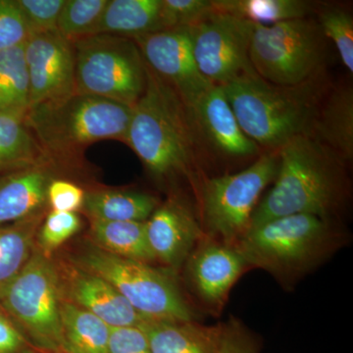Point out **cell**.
<instances>
[{"instance_id":"5bb4252c","label":"cell","mask_w":353,"mask_h":353,"mask_svg":"<svg viewBox=\"0 0 353 353\" xmlns=\"http://www.w3.org/2000/svg\"><path fill=\"white\" fill-rule=\"evenodd\" d=\"M185 262L192 289L215 310L225 305L230 290L248 267L234 246L208 236L202 239Z\"/></svg>"},{"instance_id":"52a82bcc","label":"cell","mask_w":353,"mask_h":353,"mask_svg":"<svg viewBox=\"0 0 353 353\" xmlns=\"http://www.w3.org/2000/svg\"><path fill=\"white\" fill-rule=\"evenodd\" d=\"M75 92L132 106L146 85V63L134 39L97 34L72 41Z\"/></svg>"},{"instance_id":"8992f818","label":"cell","mask_w":353,"mask_h":353,"mask_svg":"<svg viewBox=\"0 0 353 353\" xmlns=\"http://www.w3.org/2000/svg\"><path fill=\"white\" fill-rule=\"evenodd\" d=\"M62 284L50 257L34 250L19 273L0 288V306L32 347L65 353Z\"/></svg>"},{"instance_id":"44dd1931","label":"cell","mask_w":353,"mask_h":353,"mask_svg":"<svg viewBox=\"0 0 353 353\" xmlns=\"http://www.w3.org/2000/svg\"><path fill=\"white\" fill-rule=\"evenodd\" d=\"M158 205L157 197L145 192L101 190L85 194L83 209L90 219L145 222Z\"/></svg>"},{"instance_id":"83f0119b","label":"cell","mask_w":353,"mask_h":353,"mask_svg":"<svg viewBox=\"0 0 353 353\" xmlns=\"http://www.w3.org/2000/svg\"><path fill=\"white\" fill-rule=\"evenodd\" d=\"M29 104L30 79L24 44L0 51V111L25 116Z\"/></svg>"},{"instance_id":"836d02e7","label":"cell","mask_w":353,"mask_h":353,"mask_svg":"<svg viewBox=\"0 0 353 353\" xmlns=\"http://www.w3.org/2000/svg\"><path fill=\"white\" fill-rule=\"evenodd\" d=\"M31 34L16 0H0V51L23 46Z\"/></svg>"},{"instance_id":"f35d334b","label":"cell","mask_w":353,"mask_h":353,"mask_svg":"<svg viewBox=\"0 0 353 353\" xmlns=\"http://www.w3.org/2000/svg\"><path fill=\"white\" fill-rule=\"evenodd\" d=\"M26 353H57V352H43V350H37V348L31 347Z\"/></svg>"},{"instance_id":"4316f807","label":"cell","mask_w":353,"mask_h":353,"mask_svg":"<svg viewBox=\"0 0 353 353\" xmlns=\"http://www.w3.org/2000/svg\"><path fill=\"white\" fill-rule=\"evenodd\" d=\"M212 6L218 12L261 26L304 18L310 8L301 0H216Z\"/></svg>"},{"instance_id":"f1b7e54d","label":"cell","mask_w":353,"mask_h":353,"mask_svg":"<svg viewBox=\"0 0 353 353\" xmlns=\"http://www.w3.org/2000/svg\"><path fill=\"white\" fill-rule=\"evenodd\" d=\"M108 0H65L57 22V31L75 41L90 36L101 19Z\"/></svg>"},{"instance_id":"ac0fdd59","label":"cell","mask_w":353,"mask_h":353,"mask_svg":"<svg viewBox=\"0 0 353 353\" xmlns=\"http://www.w3.org/2000/svg\"><path fill=\"white\" fill-rule=\"evenodd\" d=\"M52 181L43 163L0 175V225L19 222L41 214Z\"/></svg>"},{"instance_id":"f546056e","label":"cell","mask_w":353,"mask_h":353,"mask_svg":"<svg viewBox=\"0 0 353 353\" xmlns=\"http://www.w3.org/2000/svg\"><path fill=\"white\" fill-rule=\"evenodd\" d=\"M321 29L325 36L336 44L343 65L353 73V20L347 11L332 8L321 16Z\"/></svg>"},{"instance_id":"9c48e42d","label":"cell","mask_w":353,"mask_h":353,"mask_svg":"<svg viewBox=\"0 0 353 353\" xmlns=\"http://www.w3.org/2000/svg\"><path fill=\"white\" fill-rule=\"evenodd\" d=\"M279 158L265 154L245 170L208 179L202 187L204 233L234 246L250 230L255 205L265 188L275 180Z\"/></svg>"},{"instance_id":"5b68a950","label":"cell","mask_w":353,"mask_h":353,"mask_svg":"<svg viewBox=\"0 0 353 353\" xmlns=\"http://www.w3.org/2000/svg\"><path fill=\"white\" fill-rule=\"evenodd\" d=\"M221 87L241 131L257 145L279 150L313 128L317 116L314 101L296 87H279L255 72Z\"/></svg>"},{"instance_id":"2e32d148","label":"cell","mask_w":353,"mask_h":353,"mask_svg":"<svg viewBox=\"0 0 353 353\" xmlns=\"http://www.w3.org/2000/svg\"><path fill=\"white\" fill-rule=\"evenodd\" d=\"M68 292L71 303L97 316L110 328L139 326L145 320L108 281L82 267L72 271Z\"/></svg>"},{"instance_id":"1f68e13d","label":"cell","mask_w":353,"mask_h":353,"mask_svg":"<svg viewBox=\"0 0 353 353\" xmlns=\"http://www.w3.org/2000/svg\"><path fill=\"white\" fill-rule=\"evenodd\" d=\"M80 227L81 220L77 213L51 211L39 230V250L48 256L76 234Z\"/></svg>"},{"instance_id":"6da1fadb","label":"cell","mask_w":353,"mask_h":353,"mask_svg":"<svg viewBox=\"0 0 353 353\" xmlns=\"http://www.w3.org/2000/svg\"><path fill=\"white\" fill-rule=\"evenodd\" d=\"M333 153L309 134L281 146L275 183L255 208L250 230L288 215L331 219L345 196L343 172Z\"/></svg>"},{"instance_id":"d6a6232c","label":"cell","mask_w":353,"mask_h":353,"mask_svg":"<svg viewBox=\"0 0 353 353\" xmlns=\"http://www.w3.org/2000/svg\"><path fill=\"white\" fill-rule=\"evenodd\" d=\"M31 34L57 30L65 0H16Z\"/></svg>"},{"instance_id":"8d00e7d4","label":"cell","mask_w":353,"mask_h":353,"mask_svg":"<svg viewBox=\"0 0 353 353\" xmlns=\"http://www.w3.org/2000/svg\"><path fill=\"white\" fill-rule=\"evenodd\" d=\"M109 353H152V350L141 327H121L111 328Z\"/></svg>"},{"instance_id":"484cf974","label":"cell","mask_w":353,"mask_h":353,"mask_svg":"<svg viewBox=\"0 0 353 353\" xmlns=\"http://www.w3.org/2000/svg\"><path fill=\"white\" fill-rule=\"evenodd\" d=\"M43 213L19 222L0 225V288L25 266L34 248V238Z\"/></svg>"},{"instance_id":"3957f363","label":"cell","mask_w":353,"mask_h":353,"mask_svg":"<svg viewBox=\"0 0 353 353\" xmlns=\"http://www.w3.org/2000/svg\"><path fill=\"white\" fill-rule=\"evenodd\" d=\"M185 106L171 85L146 65L145 92L132 106L125 143L153 175L185 173L194 153Z\"/></svg>"},{"instance_id":"d6986e66","label":"cell","mask_w":353,"mask_h":353,"mask_svg":"<svg viewBox=\"0 0 353 353\" xmlns=\"http://www.w3.org/2000/svg\"><path fill=\"white\" fill-rule=\"evenodd\" d=\"M152 353H219L221 324L145 320L141 325Z\"/></svg>"},{"instance_id":"603a6c76","label":"cell","mask_w":353,"mask_h":353,"mask_svg":"<svg viewBox=\"0 0 353 353\" xmlns=\"http://www.w3.org/2000/svg\"><path fill=\"white\" fill-rule=\"evenodd\" d=\"M318 141L333 148L336 157L352 160L353 157V95L352 90L334 94L313 124Z\"/></svg>"},{"instance_id":"7402d4cb","label":"cell","mask_w":353,"mask_h":353,"mask_svg":"<svg viewBox=\"0 0 353 353\" xmlns=\"http://www.w3.org/2000/svg\"><path fill=\"white\" fill-rule=\"evenodd\" d=\"M90 234L99 250L143 263L157 261L148 234L146 221H104L92 219Z\"/></svg>"},{"instance_id":"9a60e30c","label":"cell","mask_w":353,"mask_h":353,"mask_svg":"<svg viewBox=\"0 0 353 353\" xmlns=\"http://www.w3.org/2000/svg\"><path fill=\"white\" fill-rule=\"evenodd\" d=\"M146 234L155 259L170 270L180 268L206 236L192 211L176 199L153 211L146 220Z\"/></svg>"},{"instance_id":"cb8c5ba5","label":"cell","mask_w":353,"mask_h":353,"mask_svg":"<svg viewBox=\"0 0 353 353\" xmlns=\"http://www.w3.org/2000/svg\"><path fill=\"white\" fill-rule=\"evenodd\" d=\"M65 353H109L111 328L71 301H62Z\"/></svg>"},{"instance_id":"8fae6325","label":"cell","mask_w":353,"mask_h":353,"mask_svg":"<svg viewBox=\"0 0 353 353\" xmlns=\"http://www.w3.org/2000/svg\"><path fill=\"white\" fill-rule=\"evenodd\" d=\"M187 30L197 68L213 85L254 72L250 60L252 23L213 10Z\"/></svg>"},{"instance_id":"e575fe53","label":"cell","mask_w":353,"mask_h":353,"mask_svg":"<svg viewBox=\"0 0 353 353\" xmlns=\"http://www.w3.org/2000/svg\"><path fill=\"white\" fill-rule=\"evenodd\" d=\"M221 327L219 353H260L259 341L240 320L230 318Z\"/></svg>"},{"instance_id":"4fadbf2b","label":"cell","mask_w":353,"mask_h":353,"mask_svg":"<svg viewBox=\"0 0 353 353\" xmlns=\"http://www.w3.org/2000/svg\"><path fill=\"white\" fill-rule=\"evenodd\" d=\"M30 79L29 108L75 92L72 41L57 30L34 32L24 44Z\"/></svg>"},{"instance_id":"277c9868","label":"cell","mask_w":353,"mask_h":353,"mask_svg":"<svg viewBox=\"0 0 353 353\" xmlns=\"http://www.w3.org/2000/svg\"><path fill=\"white\" fill-rule=\"evenodd\" d=\"M132 108L74 92L28 109L25 123L43 153L79 152L104 139L125 141Z\"/></svg>"},{"instance_id":"7c38bea8","label":"cell","mask_w":353,"mask_h":353,"mask_svg":"<svg viewBox=\"0 0 353 353\" xmlns=\"http://www.w3.org/2000/svg\"><path fill=\"white\" fill-rule=\"evenodd\" d=\"M132 39L146 65L173 88L188 110L214 85L197 68L187 28L162 30Z\"/></svg>"},{"instance_id":"d4e9b609","label":"cell","mask_w":353,"mask_h":353,"mask_svg":"<svg viewBox=\"0 0 353 353\" xmlns=\"http://www.w3.org/2000/svg\"><path fill=\"white\" fill-rule=\"evenodd\" d=\"M43 154L26 126L25 116L0 111V175L43 163Z\"/></svg>"},{"instance_id":"4dcf8cb0","label":"cell","mask_w":353,"mask_h":353,"mask_svg":"<svg viewBox=\"0 0 353 353\" xmlns=\"http://www.w3.org/2000/svg\"><path fill=\"white\" fill-rule=\"evenodd\" d=\"M212 11L210 0H161L160 25L162 30L190 27Z\"/></svg>"},{"instance_id":"7a4b0ae2","label":"cell","mask_w":353,"mask_h":353,"mask_svg":"<svg viewBox=\"0 0 353 353\" xmlns=\"http://www.w3.org/2000/svg\"><path fill=\"white\" fill-rule=\"evenodd\" d=\"M347 241L331 219L294 214L250 230L234 248L248 267L263 269L289 289Z\"/></svg>"},{"instance_id":"30bf717a","label":"cell","mask_w":353,"mask_h":353,"mask_svg":"<svg viewBox=\"0 0 353 353\" xmlns=\"http://www.w3.org/2000/svg\"><path fill=\"white\" fill-rule=\"evenodd\" d=\"M321 55V37L310 21L299 18L270 26L254 25L250 63L266 82L297 87L317 69Z\"/></svg>"},{"instance_id":"74e56055","label":"cell","mask_w":353,"mask_h":353,"mask_svg":"<svg viewBox=\"0 0 353 353\" xmlns=\"http://www.w3.org/2000/svg\"><path fill=\"white\" fill-rule=\"evenodd\" d=\"M32 347L0 306V353H26Z\"/></svg>"},{"instance_id":"d590c367","label":"cell","mask_w":353,"mask_h":353,"mask_svg":"<svg viewBox=\"0 0 353 353\" xmlns=\"http://www.w3.org/2000/svg\"><path fill=\"white\" fill-rule=\"evenodd\" d=\"M85 192L75 183L52 180L48 185L46 201L52 211L75 212L83 208Z\"/></svg>"},{"instance_id":"e0dca14e","label":"cell","mask_w":353,"mask_h":353,"mask_svg":"<svg viewBox=\"0 0 353 353\" xmlns=\"http://www.w3.org/2000/svg\"><path fill=\"white\" fill-rule=\"evenodd\" d=\"M209 141L231 157H252L259 146L241 131L221 85H212L189 110Z\"/></svg>"},{"instance_id":"ffe728a7","label":"cell","mask_w":353,"mask_h":353,"mask_svg":"<svg viewBox=\"0 0 353 353\" xmlns=\"http://www.w3.org/2000/svg\"><path fill=\"white\" fill-rule=\"evenodd\" d=\"M161 0H108L92 34L134 37L162 31Z\"/></svg>"},{"instance_id":"ba28073f","label":"cell","mask_w":353,"mask_h":353,"mask_svg":"<svg viewBox=\"0 0 353 353\" xmlns=\"http://www.w3.org/2000/svg\"><path fill=\"white\" fill-rule=\"evenodd\" d=\"M81 267L105 279L139 314L152 321H194V313L169 271L99 250L81 257Z\"/></svg>"}]
</instances>
